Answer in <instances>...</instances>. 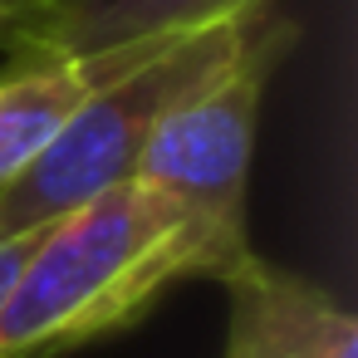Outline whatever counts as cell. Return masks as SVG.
Instances as JSON below:
<instances>
[{
    "label": "cell",
    "instance_id": "obj_2",
    "mask_svg": "<svg viewBox=\"0 0 358 358\" xmlns=\"http://www.w3.org/2000/svg\"><path fill=\"white\" fill-rule=\"evenodd\" d=\"M241 30H245V15L177 35L152 55H143L138 64H128L103 89H94L59 128V138L10 187H0V236L40 231L79 211L84 201L133 182L157 123L206 74H216L231 59V50L241 45Z\"/></svg>",
    "mask_w": 358,
    "mask_h": 358
},
{
    "label": "cell",
    "instance_id": "obj_4",
    "mask_svg": "<svg viewBox=\"0 0 358 358\" xmlns=\"http://www.w3.org/2000/svg\"><path fill=\"white\" fill-rule=\"evenodd\" d=\"M275 0H6L0 30L10 59H84L138 45H162L206 25L241 20Z\"/></svg>",
    "mask_w": 358,
    "mask_h": 358
},
{
    "label": "cell",
    "instance_id": "obj_1",
    "mask_svg": "<svg viewBox=\"0 0 358 358\" xmlns=\"http://www.w3.org/2000/svg\"><path fill=\"white\" fill-rule=\"evenodd\" d=\"M245 236H231L148 182H123L40 226L0 304V358H69L133 329L182 280H216Z\"/></svg>",
    "mask_w": 358,
    "mask_h": 358
},
{
    "label": "cell",
    "instance_id": "obj_3",
    "mask_svg": "<svg viewBox=\"0 0 358 358\" xmlns=\"http://www.w3.org/2000/svg\"><path fill=\"white\" fill-rule=\"evenodd\" d=\"M299 40V25L280 15L275 6L250 10L241 45L231 59L206 74L148 138L138 177L201 221L245 236V192H250V162L260 138V103L265 84L285 64L289 45Z\"/></svg>",
    "mask_w": 358,
    "mask_h": 358
},
{
    "label": "cell",
    "instance_id": "obj_5",
    "mask_svg": "<svg viewBox=\"0 0 358 358\" xmlns=\"http://www.w3.org/2000/svg\"><path fill=\"white\" fill-rule=\"evenodd\" d=\"M226 289V358H358V319L324 285L241 250Z\"/></svg>",
    "mask_w": 358,
    "mask_h": 358
},
{
    "label": "cell",
    "instance_id": "obj_6",
    "mask_svg": "<svg viewBox=\"0 0 358 358\" xmlns=\"http://www.w3.org/2000/svg\"><path fill=\"white\" fill-rule=\"evenodd\" d=\"M157 45L113 50V55H84V59H55V55L15 59L10 74L0 79V187H10L59 138V128L74 118V108L94 89H103L108 79H118L128 64H138Z\"/></svg>",
    "mask_w": 358,
    "mask_h": 358
},
{
    "label": "cell",
    "instance_id": "obj_7",
    "mask_svg": "<svg viewBox=\"0 0 358 358\" xmlns=\"http://www.w3.org/2000/svg\"><path fill=\"white\" fill-rule=\"evenodd\" d=\"M35 236H40V231H25V236H0V304H6V294H10V285H15L20 260L30 255Z\"/></svg>",
    "mask_w": 358,
    "mask_h": 358
},
{
    "label": "cell",
    "instance_id": "obj_8",
    "mask_svg": "<svg viewBox=\"0 0 358 358\" xmlns=\"http://www.w3.org/2000/svg\"><path fill=\"white\" fill-rule=\"evenodd\" d=\"M0 6H6V0H0Z\"/></svg>",
    "mask_w": 358,
    "mask_h": 358
}]
</instances>
